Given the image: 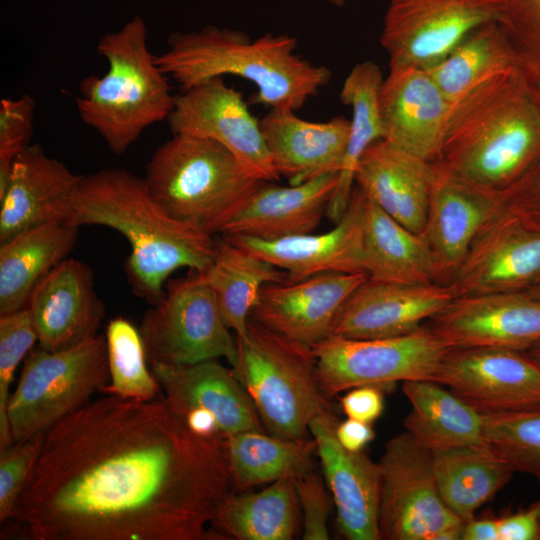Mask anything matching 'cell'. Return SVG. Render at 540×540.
<instances>
[{"instance_id":"d6a6232c","label":"cell","mask_w":540,"mask_h":540,"mask_svg":"<svg viewBox=\"0 0 540 540\" xmlns=\"http://www.w3.org/2000/svg\"><path fill=\"white\" fill-rule=\"evenodd\" d=\"M288 472L252 493L233 492L212 522L237 540H291L300 524L295 477Z\"/></svg>"},{"instance_id":"7dc6e473","label":"cell","mask_w":540,"mask_h":540,"mask_svg":"<svg viewBox=\"0 0 540 540\" xmlns=\"http://www.w3.org/2000/svg\"><path fill=\"white\" fill-rule=\"evenodd\" d=\"M336 436L341 445L349 451H362L375 438L371 424L348 418L339 421Z\"/></svg>"},{"instance_id":"6da1fadb","label":"cell","mask_w":540,"mask_h":540,"mask_svg":"<svg viewBox=\"0 0 540 540\" xmlns=\"http://www.w3.org/2000/svg\"><path fill=\"white\" fill-rule=\"evenodd\" d=\"M233 492L218 432L105 394L45 432L11 518L35 540H206Z\"/></svg>"},{"instance_id":"44dd1931","label":"cell","mask_w":540,"mask_h":540,"mask_svg":"<svg viewBox=\"0 0 540 540\" xmlns=\"http://www.w3.org/2000/svg\"><path fill=\"white\" fill-rule=\"evenodd\" d=\"M335 412L312 420L309 432L317 447L337 523L349 540H380V468L362 451H349L336 436Z\"/></svg>"},{"instance_id":"8d00e7d4","label":"cell","mask_w":540,"mask_h":540,"mask_svg":"<svg viewBox=\"0 0 540 540\" xmlns=\"http://www.w3.org/2000/svg\"><path fill=\"white\" fill-rule=\"evenodd\" d=\"M513 68L505 36L497 21H491L470 32L443 60L426 71L453 104L484 80Z\"/></svg>"},{"instance_id":"ffe728a7","label":"cell","mask_w":540,"mask_h":540,"mask_svg":"<svg viewBox=\"0 0 540 540\" xmlns=\"http://www.w3.org/2000/svg\"><path fill=\"white\" fill-rule=\"evenodd\" d=\"M456 297L451 284H401L367 278L345 301L331 334L380 339L419 329Z\"/></svg>"},{"instance_id":"cb8c5ba5","label":"cell","mask_w":540,"mask_h":540,"mask_svg":"<svg viewBox=\"0 0 540 540\" xmlns=\"http://www.w3.org/2000/svg\"><path fill=\"white\" fill-rule=\"evenodd\" d=\"M426 225L423 232L436 259L441 282L449 284L481 228L505 208L502 195L432 162Z\"/></svg>"},{"instance_id":"74e56055","label":"cell","mask_w":540,"mask_h":540,"mask_svg":"<svg viewBox=\"0 0 540 540\" xmlns=\"http://www.w3.org/2000/svg\"><path fill=\"white\" fill-rule=\"evenodd\" d=\"M109 383L102 393L150 401L159 397L160 384L147 366L144 342L134 324L123 317L111 319L105 332Z\"/></svg>"},{"instance_id":"4316f807","label":"cell","mask_w":540,"mask_h":540,"mask_svg":"<svg viewBox=\"0 0 540 540\" xmlns=\"http://www.w3.org/2000/svg\"><path fill=\"white\" fill-rule=\"evenodd\" d=\"M338 177L327 173L290 186L262 181L221 235L277 240L310 234L327 215Z\"/></svg>"},{"instance_id":"30bf717a","label":"cell","mask_w":540,"mask_h":540,"mask_svg":"<svg viewBox=\"0 0 540 540\" xmlns=\"http://www.w3.org/2000/svg\"><path fill=\"white\" fill-rule=\"evenodd\" d=\"M216 296L200 272L169 281L163 297L146 310L141 333L150 363L188 365L225 358L237 361V340Z\"/></svg>"},{"instance_id":"484cf974","label":"cell","mask_w":540,"mask_h":540,"mask_svg":"<svg viewBox=\"0 0 540 540\" xmlns=\"http://www.w3.org/2000/svg\"><path fill=\"white\" fill-rule=\"evenodd\" d=\"M260 126L276 171L290 185L339 173L350 132V120L345 117L312 122L293 110L270 109Z\"/></svg>"},{"instance_id":"603a6c76","label":"cell","mask_w":540,"mask_h":540,"mask_svg":"<svg viewBox=\"0 0 540 540\" xmlns=\"http://www.w3.org/2000/svg\"><path fill=\"white\" fill-rule=\"evenodd\" d=\"M452 103L424 69H390L379 91L383 140L428 162L440 154Z\"/></svg>"},{"instance_id":"52a82bcc","label":"cell","mask_w":540,"mask_h":540,"mask_svg":"<svg viewBox=\"0 0 540 540\" xmlns=\"http://www.w3.org/2000/svg\"><path fill=\"white\" fill-rule=\"evenodd\" d=\"M234 374L251 398L265 431L285 439L308 437L312 420L333 413L316 376L312 348L249 318L237 336Z\"/></svg>"},{"instance_id":"ab89813d","label":"cell","mask_w":540,"mask_h":540,"mask_svg":"<svg viewBox=\"0 0 540 540\" xmlns=\"http://www.w3.org/2000/svg\"><path fill=\"white\" fill-rule=\"evenodd\" d=\"M35 342L37 335L26 308L0 315V449L12 443L7 419L11 384Z\"/></svg>"},{"instance_id":"c3c4849f","label":"cell","mask_w":540,"mask_h":540,"mask_svg":"<svg viewBox=\"0 0 540 540\" xmlns=\"http://www.w3.org/2000/svg\"><path fill=\"white\" fill-rule=\"evenodd\" d=\"M462 540H499L498 518H472L464 522Z\"/></svg>"},{"instance_id":"816d5d0a","label":"cell","mask_w":540,"mask_h":540,"mask_svg":"<svg viewBox=\"0 0 540 540\" xmlns=\"http://www.w3.org/2000/svg\"><path fill=\"white\" fill-rule=\"evenodd\" d=\"M524 292L529 296L540 300V284Z\"/></svg>"},{"instance_id":"5b68a950","label":"cell","mask_w":540,"mask_h":540,"mask_svg":"<svg viewBox=\"0 0 540 540\" xmlns=\"http://www.w3.org/2000/svg\"><path fill=\"white\" fill-rule=\"evenodd\" d=\"M96 50L107 61V72L84 77L75 103L81 121L121 155L147 127L167 120L175 96L148 48L141 16L104 34Z\"/></svg>"},{"instance_id":"e0dca14e","label":"cell","mask_w":540,"mask_h":540,"mask_svg":"<svg viewBox=\"0 0 540 540\" xmlns=\"http://www.w3.org/2000/svg\"><path fill=\"white\" fill-rule=\"evenodd\" d=\"M427 325L450 349L526 351L540 343V300L525 292L456 296Z\"/></svg>"},{"instance_id":"4fadbf2b","label":"cell","mask_w":540,"mask_h":540,"mask_svg":"<svg viewBox=\"0 0 540 540\" xmlns=\"http://www.w3.org/2000/svg\"><path fill=\"white\" fill-rule=\"evenodd\" d=\"M167 122L172 135L208 138L226 147L254 176L276 182V171L260 121L242 94L223 77L204 80L175 96Z\"/></svg>"},{"instance_id":"7c38bea8","label":"cell","mask_w":540,"mask_h":540,"mask_svg":"<svg viewBox=\"0 0 540 540\" xmlns=\"http://www.w3.org/2000/svg\"><path fill=\"white\" fill-rule=\"evenodd\" d=\"M498 11V0H389L380 43L390 69L433 67Z\"/></svg>"},{"instance_id":"4dcf8cb0","label":"cell","mask_w":540,"mask_h":540,"mask_svg":"<svg viewBox=\"0 0 540 540\" xmlns=\"http://www.w3.org/2000/svg\"><path fill=\"white\" fill-rule=\"evenodd\" d=\"M411 405L405 431L430 451L486 444L485 414L432 380L402 382Z\"/></svg>"},{"instance_id":"f1b7e54d","label":"cell","mask_w":540,"mask_h":540,"mask_svg":"<svg viewBox=\"0 0 540 540\" xmlns=\"http://www.w3.org/2000/svg\"><path fill=\"white\" fill-rule=\"evenodd\" d=\"M363 269L367 277L375 281L443 284L436 259L424 235L407 229L367 196Z\"/></svg>"},{"instance_id":"e575fe53","label":"cell","mask_w":540,"mask_h":540,"mask_svg":"<svg viewBox=\"0 0 540 540\" xmlns=\"http://www.w3.org/2000/svg\"><path fill=\"white\" fill-rule=\"evenodd\" d=\"M380 67L366 60L355 65L342 85L340 100L352 109L348 143L339 171L338 183L330 200L327 216L337 223L350 202L358 163L374 142L383 139L379 111V91L383 82Z\"/></svg>"},{"instance_id":"bcb514c9","label":"cell","mask_w":540,"mask_h":540,"mask_svg":"<svg viewBox=\"0 0 540 540\" xmlns=\"http://www.w3.org/2000/svg\"><path fill=\"white\" fill-rule=\"evenodd\" d=\"M499 540H540V499L498 518Z\"/></svg>"},{"instance_id":"8992f818","label":"cell","mask_w":540,"mask_h":540,"mask_svg":"<svg viewBox=\"0 0 540 540\" xmlns=\"http://www.w3.org/2000/svg\"><path fill=\"white\" fill-rule=\"evenodd\" d=\"M144 180L170 217L213 237L223 234L263 181L220 143L184 134L156 149Z\"/></svg>"},{"instance_id":"836d02e7","label":"cell","mask_w":540,"mask_h":540,"mask_svg":"<svg viewBox=\"0 0 540 540\" xmlns=\"http://www.w3.org/2000/svg\"><path fill=\"white\" fill-rule=\"evenodd\" d=\"M201 274L216 296L225 324L237 336L247 331L262 287L284 283L288 276L286 271L223 236L216 239L213 262Z\"/></svg>"},{"instance_id":"f5cc1de1","label":"cell","mask_w":540,"mask_h":540,"mask_svg":"<svg viewBox=\"0 0 540 540\" xmlns=\"http://www.w3.org/2000/svg\"><path fill=\"white\" fill-rule=\"evenodd\" d=\"M331 4L342 7L345 3V0H328Z\"/></svg>"},{"instance_id":"9a60e30c","label":"cell","mask_w":540,"mask_h":540,"mask_svg":"<svg viewBox=\"0 0 540 540\" xmlns=\"http://www.w3.org/2000/svg\"><path fill=\"white\" fill-rule=\"evenodd\" d=\"M456 296L524 292L540 284V231L506 208L472 241L450 283Z\"/></svg>"},{"instance_id":"d4e9b609","label":"cell","mask_w":540,"mask_h":540,"mask_svg":"<svg viewBox=\"0 0 540 540\" xmlns=\"http://www.w3.org/2000/svg\"><path fill=\"white\" fill-rule=\"evenodd\" d=\"M82 176L48 156L39 144L27 146L16 156L0 198V243L29 228L64 220Z\"/></svg>"},{"instance_id":"681fc988","label":"cell","mask_w":540,"mask_h":540,"mask_svg":"<svg viewBox=\"0 0 540 540\" xmlns=\"http://www.w3.org/2000/svg\"><path fill=\"white\" fill-rule=\"evenodd\" d=\"M464 522L443 528L437 532L432 540H462Z\"/></svg>"},{"instance_id":"60d3db41","label":"cell","mask_w":540,"mask_h":540,"mask_svg":"<svg viewBox=\"0 0 540 540\" xmlns=\"http://www.w3.org/2000/svg\"><path fill=\"white\" fill-rule=\"evenodd\" d=\"M36 101L29 94L0 100V191L10 182L16 156L27 146L33 133Z\"/></svg>"},{"instance_id":"7402d4cb","label":"cell","mask_w":540,"mask_h":540,"mask_svg":"<svg viewBox=\"0 0 540 540\" xmlns=\"http://www.w3.org/2000/svg\"><path fill=\"white\" fill-rule=\"evenodd\" d=\"M25 308L38 346L48 351L72 347L98 334L105 313L92 269L74 258H66L38 282Z\"/></svg>"},{"instance_id":"d590c367","label":"cell","mask_w":540,"mask_h":540,"mask_svg":"<svg viewBox=\"0 0 540 540\" xmlns=\"http://www.w3.org/2000/svg\"><path fill=\"white\" fill-rule=\"evenodd\" d=\"M234 492L271 483L288 472L303 474L317 454L314 438L285 439L263 431H245L225 438Z\"/></svg>"},{"instance_id":"d6986e66","label":"cell","mask_w":540,"mask_h":540,"mask_svg":"<svg viewBox=\"0 0 540 540\" xmlns=\"http://www.w3.org/2000/svg\"><path fill=\"white\" fill-rule=\"evenodd\" d=\"M366 195L354 186L348 207L330 231L277 240L222 235L287 272L286 283L322 273H364L363 234Z\"/></svg>"},{"instance_id":"ee69618b","label":"cell","mask_w":540,"mask_h":540,"mask_svg":"<svg viewBox=\"0 0 540 540\" xmlns=\"http://www.w3.org/2000/svg\"><path fill=\"white\" fill-rule=\"evenodd\" d=\"M502 198L510 213L540 231V158L502 193Z\"/></svg>"},{"instance_id":"f546056e","label":"cell","mask_w":540,"mask_h":540,"mask_svg":"<svg viewBox=\"0 0 540 540\" xmlns=\"http://www.w3.org/2000/svg\"><path fill=\"white\" fill-rule=\"evenodd\" d=\"M79 227L50 221L0 243V315L23 309L38 282L68 258Z\"/></svg>"},{"instance_id":"8fae6325","label":"cell","mask_w":540,"mask_h":540,"mask_svg":"<svg viewBox=\"0 0 540 540\" xmlns=\"http://www.w3.org/2000/svg\"><path fill=\"white\" fill-rule=\"evenodd\" d=\"M378 464L381 539L432 540L443 528L464 522L440 495L432 452L407 431L386 442Z\"/></svg>"},{"instance_id":"b9f144b4","label":"cell","mask_w":540,"mask_h":540,"mask_svg":"<svg viewBox=\"0 0 540 540\" xmlns=\"http://www.w3.org/2000/svg\"><path fill=\"white\" fill-rule=\"evenodd\" d=\"M43 433L0 449V522L12 517L14 508L39 458Z\"/></svg>"},{"instance_id":"277c9868","label":"cell","mask_w":540,"mask_h":540,"mask_svg":"<svg viewBox=\"0 0 540 540\" xmlns=\"http://www.w3.org/2000/svg\"><path fill=\"white\" fill-rule=\"evenodd\" d=\"M296 47L297 39L288 34L267 33L251 40L242 31L210 25L171 34L155 60L183 90L232 75L256 85L253 103L296 112L331 78L328 68L301 58Z\"/></svg>"},{"instance_id":"7bdbcfd3","label":"cell","mask_w":540,"mask_h":540,"mask_svg":"<svg viewBox=\"0 0 540 540\" xmlns=\"http://www.w3.org/2000/svg\"><path fill=\"white\" fill-rule=\"evenodd\" d=\"M295 486L302 514V539L328 540L333 499L325 479L311 469L295 477Z\"/></svg>"},{"instance_id":"1f68e13d","label":"cell","mask_w":540,"mask_h":540,"mask_svg":"<svg viewBox=\"0 0 540 540\" xmlns=\"http://www.w3.org/2000/svg\"><path fill=\"white\" fill-rule=\"evenodd\" d=\"M432 452L440 495L462 521L491 500L511 479L514 471L487 444Z\"/></svg>"},{"instance_id":"ba28073f","label":"cell","mask_w":540,"mask_h":540,"mask_svg":"<svg viewBox=\"0 0 540 540\" xmlns=\"http://www.w3.org/2000/svg\"><path fill=\"white\" fill-rule=\"evenodd\" d=\"M109 383L106 339L96 334L72 347L32 349L7 406L13 442H23L90 401Z\"/></svg>"},{"instance_id":"7a4b0ae2","label":"cell","mask_w":540,"mask_h":540,"mask_svg":"<svg viewBox=\"0 0 540 540\" xmlns=\"http://www.w3.org/2000/svg\"><path fill=\"white\" fill-rule=\"evenodd\" d=\"M64 220L120 232L131 248L125 262L128 282L135 295L151 305L163 297L174 271L187 267L205 272L215 256L213 236L170 217L151 197L144 177L125 169L83 175Z\"/></svg>"},{"instance_id":"f907efd6","label":"cell","mask_w":540,"mask_h":540,"mask_svg":"<svg viewBox=\"0 0 540 540\" xmlns=\"http://www.w3.org/2000/svg\"><path fill=\"white\" fill-rule=\"evenodd\" d=\"M523 352L540 367V343Z\"/></svg>"},{"instance_id":"5bb4252c","label":"cell","mask_w":540,"mask_h":540,"mask_svg":"<svg viewBox=\"0 0 540 540\" xmlns=\"http://www.w3.org/2000/svg\"><path fill=\"white\" fill-rule=\"evenodd\" d=\"M434 381L482 413L540 407V367L523 351L452 348Z\"/></svg>"},{"instance_id":"83f0119b","label":"cell","mask_w":540,"mask_h":540,"mask_svg":"<svg viewBox=\"0 0 540 540\" xmlns=\"http://www.w3.org/2000/svg\"><path fill=\"white\" fill-rule=\"evenodd\" d=\"M432 175L431 162L381 139L362 155L355 183L397 222L414 233L423 234Z\"/></svg>"},{"instance_id":"ac0fdd59","label":"cell","mask_w":540,"mask_h":540,"mask_svg":"<svg viewBox=\"0 0 540 540\" xmlns=\"http://www.w3.org/2000/svg\"><path fill=\"white\" fill-rule=\"evenodd\" d=\"M364 273H322L294 283H267L250 319L312 348L331 335L349 296L367 279Z\"/></svg>"},{"instance_id":"f35d334b","label":"cell","mask_w":540,"mask_h":540,"mask_svg":"<svg viewBox=\"0 0 540 540\" xmlns=\"http://www.w3.org/2000/svg\"><path fill=\"white\" fill-rule=\"evenodd\" d=\"M484 414L486 444L514 472L540 481V407Z\"/></svg>"},{"instance_id":"f6af8a7d","label":"cell","mask_w":540,"mask_h":540,"mask_svg":"<svg viewBox=\"0 0 540 540\" xmlns=\"http://www.w3.org/2000/svg\"><path fill=\"white\" fill-rule=\"evenodd\" d=\"M340 405L348 418L372 424L384 410L383 388L375 385L351 388L342 396Z\"/></svg>"},{"instance_id":"3957f363","label":"cell","mask_w":540,"mask_h":540,"mask_svg":"<svg viewBox=\"0 0 540 540\" xmlns=\"http://www.w3.org/2000/svg\"><path fill=\"white\" fill-rule=\"evenodd\" d=\"M540 158V102L515 68L453 104L437 160L446 171L502 193Z\"/></svg>"},{"instance_id":"9c48e42d","label":"cell","mask_w":540,"mask_h":540,"mask_svg":"<svg viewBox=\"0 0 540 540\" xmlns=\"http://www.w3.org/2000/svg\"><path fill=\"white\" fill-rule=\"evenodd\" d=\"M449 350L427 324L390 338L352 339L331 334L312 347L318 383L329 399L357 386L385 388L400 381H434Z\"/></svg>"},{"instance_id":"2e32d148","label":"cell","mask_w":540,"mask_h":540,"mask_svg":"<svg viewBox=\"0 0 540 540\" xmlns=\"http://www.w3.org/2000/svg\"><path fill=\"white\" fill-rule=\"evenodd\" d=\"M164 397L194 423L224 438L245 431L266 432L248 393L217 360L188 365L151 363Z\"/></svg>"}]
</instances>
